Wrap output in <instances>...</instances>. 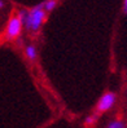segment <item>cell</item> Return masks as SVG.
<instances>
[{
    "mask_svg": "<svg viewBox=\"0 0 127 128\" xmlns=\"http://www.w3.org/2000/svg\"><path fill=\"white\" fill-rule=\"evenodd\" d=\"M44 20H46V12H44L43 4H40L34 6L31 10H27L26 18L22 25H25V27L30 31H38Z\"/></svg>",
    "mask_w": 127,
    "mask_h": 128,
    "instance_id": "1",
    "label": "cell"
},
{
    "mask_svg": "<svg viewBox=\"0 0 127 128\" xmlns=\"http://www.w3.org/2000/svg\"><path fill=\"white\" fill-rule=\"evenodd\" d=\"M21 30H22V22L21 20L17 17H12L7 25V38L8 39H16V38L21 34Z\"/></svg>",
    "mask_w": 127,
    "mask_h": 128,
    "instance_id": "2",
    "label": "cell"
},
{
    "mask_svg": "<svg viewBox=\"0 0 127 128\" xmlns=\"http://www.w3.org/2000/svg\"><path fill=\"white\" fill-rule=\"evenodd\" d=\"M115 102V94L114 93H105L99 101L97 104V111L104 112V111H108L111 106L114 105Z\"/></svg>",
    "mask_w": 127,
    "mask_h": 128,
    "instance_id": "3",
    "label": "cell"
},
{
    "mask_svg": "<svg viewBox=\"0 0 127 128\" xmlns=\"http://www.w3.org/2000/svg\"><path fill=\"white\" fill-rule=\"evenodd\" d=\"M26 56H27L30 60H35V58H36V49H35V47L29 46V47L26 48Z\"/></svg>",
    "mask_w": 127,
    "mask_h": 128,
    "instance_id": "4",
    "label": "cell"
},
{
    "mask_svg": "<svg viewBox=\"0 0 127 128\" xmlns=\"http://www.w3.org/2000/svg\"><path fill=\"white\" fill-rule=\"evenodd\" d=\"M56 0H47L46 3L43 4V6H44V9H46L47 12H51V10H53L55 9V6H56Z\"/></svg>",
    "mask_w": 127,
    "mask_h": 128,
    "instance_id": "5",
    "label": "cell"
},
{
    "mask_svg": "<svg viewBox=\"0 0 127 128\" xmlns=\"http://www.w3.org/2000/svg\"><path fill=\"white\" fill-rule=\"evenodd\" d=\"M106 128H124V124L121 120H115V122H111Z\"/></svg>",
    "mask_w": 127,
    "mask_h": 128,
    "instance_id": "6",
    "label": "cell"
},
{
    "mask_svg": "<svg viewBox=\"0 0 127 128\" xmlns=\"http://www.w3.org/2000/svg\"><path fill=\"white\" fill-rule=\"evenodd\" d=\"M96 119H97V116H96V115H91V116H88V118L86 119V126H92V124H95Z\"/></svg>",
    "mask_w": 127,
    "mask_h": 128,
    "instance_id": "7",
    "label": "cell"
},
{
    "mask_svg": "<svg viewBox=\"0 0 127 128\" xmlns=\"http://www.w3.org/2000/svg\"><path fill=\"white\" fill-rule=\"evenodd\" d=\"M123 10H124V13H127V0H124V5H123Z\"/></svg>",
    "mask_w": 127,
    "mask_h": 128,
    "instance_id": "8",
    "label": "cell"
},
{
    "mask_svg": "<svg viewBox=\"0 0 127 128\" xmlns=\"http://www.w3.org/2000/svg\"><path fill=\"white\" fill-rule=\"evenodd\" d=\"M3 6H4V2H3V0H0V9H2Z\"/></svg>",
    "mask_w": 127,
    "mask_h": 128,
    "instance_id": "9",
    "label": "cell"
}]
</instances>
